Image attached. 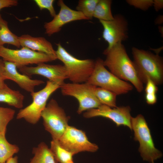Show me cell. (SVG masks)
I'll list each match as a JSON object with an SVG mask.
<instances>
[{
	"label": "cell",
	"mask_w": 163,
	"mask_h": 163,
	"mask_svg": "<svg viewBox=\"0 0 163 163\" xmlns=\"http://www.w3.org/2000/svg\"><path fill=\"white\" fill-rule=\"evenodd\" d=\"M96 87L86 82H64L60 88L63 95L73 97L77 100L79 105L77 112L80 114L84 111L97 108L102 105L94 94Z\"/></svg>",
	"instance_id": "cell-8"
},
{
	"label": "cell",
	"mask_w": 163,
	"mask_h": 163,
	"mask_svg": "<svg viewBox=\"0 0 163 163\" xmlns=\"http://www.w3.org/2000/svg\"><path fill=\"white\" fill-rule=\"evenodd\" d=\"M19 149L18 145L8 141L5 134L0 132V163H5L14 154L18 152Z\"/></svg>",
	"instance_id": "cell-20"
},
{
	"label": "cell",
	"mask_w": 163,
	"mask_h": 163,
	"mask_svg": "<svg viewBox=\"0 0 163 163\" xmlns=\"http://www.w3.org/2000/svg\"><path fill=\"white\" fill-rule=\"evenodd\" d=\"M22 74L30 76L39 75L48 80L62 84L68 79L67 72L65 66L61 65H51L43 63L34 67L24 66L18 68Z\"/></svg>",
	"instance_id": "cell-14"
},
{
	"label": "cell",
	"mask_w": 163,
	"mask_h": 163,
	"mask_svg": "<svg viewBox=\"0 0 163 163\" xmlns=\"http://www.w3.org/2000/svg\"><path fill=\"white\" fill-rule=\"evenodd\" d=\"M106 56L103 64L109 71L119 79L129 82L137 91L141 92L144 88L135 65L129 56L122 43H119L107 51H104Z\"/></svg>",
	"instance_id": "cell-1"
},
{
	"label": "cell",
	"mask_w": 163,
	"mask_h": 163,
	"mask_svg": "<svg viewBox=\"0 0 163 163\" xmlns=\"http://www.w3.org/2000/svg\"><path fill=\"white\" fill-rule=\"evenodd\" d=\"M62 85L48 80L42 89L30 93L32 102L20 109L17 114L16 119H23L31 124H37L41 118V113L46 106L49 97L56 90L60 88Z\"/></svg>",
	"instance_id": "cell-4"
},
{
	"label": "cell",
	"mask_w": 163,
	"mask_h": 163,
	"mask_svg": "<svg viewBox=\"0 0 163 163\" xmlns=\"http://www.w3.org/2000/svg\"><path fill=\"white\" fill-rule=\"evenodd\" d=\"M69 163H74L73 162V161H72V162Z\"/></svg>",
	"instance_id": "cell-34"
},
{
	"label": "cell",
	"mask_w": 163,
	"mask_h": 163,
	"mask_svg": "<svg viewBox=\"0 0 163 163\" xmlns=\"http://www.w3.org/2000/svg\"><path fill=\"white\" fill-rule=\"evenodd\" d=\"M145 89L146 94H156L158 88L157 85L151 79L147 78Z\"/></svg>",
	"instance_id": "cell-28"
},
{
	"label": "cell",
	"mask_w": 163,
	"mask_h": 163,
	"mask_svg": "<svg viewBox=\"0 0 163 163\" xmlns=\"http://www.w3.org/2000/svg\"><path fill=\"white\" fill-rule=\"evenodd\" d=\"M99 21L103 27L102 37L108 44L104 51L109 50L128 38V24L123 16L118 14L114 16L112 20Z\"/></svg>",
	"instance_id": "cell-11"
},
{
	"label": "cell",
	"mask_w": 163,
	"mask_h": 163,
	"mask_svg": "<svg viewBox=\"0 0 163 163\" xmlns=\"http://www.w3.org/2000/svg\"><path fill=\"white\" fill-rule=\"evenodd\" d=\"M0 56L4 61L14 63L17 68L29 64L51 62L57 59L56 56L32 50L23 47L20 49H12L0 46Z\"/></svg>",
	"instance_id": "cell-9"
},
{
	"label": "cell",
	"mask_w": 163,
	"mask_h": 163,
	"mask_svg": "<svg viewBox=\"0 0 163 163\" xmlns=\"http://www.w3.org/2000/svg\"><path fill=\"white\" fill-rule=\"evenodd\" d=\"M145 98L146 102L149 104H154L157 101V98L156 94H146Z\"/></svg>",
	"instance_id": "cell-31"
},
{
	"label": "cell",
	"mask_w": 163,
	"mask_h": 163,
	"mask_svg": "<svg viewBox=\"0 0 163 163\" xmlns=\"http://www.w3.org/2000/svg\"><path fill=\"white\" fill-rule=\"evenodd\" d=\"M50 148L56 163H69L73 161L74 155L61 146L58 141L52 140Z\"/></svg>",
	"instance_id": "cell-21"
},
{
	"label": "cell",
	"mask_w": 163,
	"mask_h": 163,
	"mask_svg": "<svg viewBox=\"0 0 163 163\" xmlns=\"http://www.w3.org/2000/svg\"><path fill=\"white\" fill-rule=\"evenodd\" d=\"M18 157L15 156L9 158L5 163H18Z\"/></svg>",
	"instance_id": "cell-33"
},
{
	"label": "cell",
	"mask_w": 163,
	"mask_h": 163,
	"mask_svg": "<svg viewBox=\"0 0 163 163\" xmlns=\"http://www.w3.org/2000/svg\"><path fill=\"white\" fill-rule=\"evenodd\" d=\"M37 5L40 10L46 9L49 11L51 16L54 17L56 13L53 5L54 0H35Z\"/></svg>",
	"instance_id": "cell-26"
},
{
	"label": "cell",
	"mask_w": 163,
	"mask_h": 163,
	"mask_svg": "<svg viewBox=\"0 0 163 163\" xmlns=\"http://www.w3.org/2000/svg\"><path fill=\"white\" fill-rule=\"evenodd\" d=\"M57 4L60 8L59 12L52 21L46 23L44 25L45 33L48 36H50L58 33L63 26L70 22L88 20L81 12L72 9L68 7L63 0H59Z\"/></svg>",
	"instance_id": "cell-13"
},
{
	"label": "cell",
	"mask_w": 163,
	"mask_h": 163,
	"mask_svg": "<svg viewBox=\"0 0 163 163\" xmlns=\"http://www.w3.org/2000/svg\"><path fill=\"white\" fill-rule=\"evenodd\" d=\"M45 129L51 135L53 140L58 141L69 126L70 117L56 101L51 99L41 114Z\"/></svg>",
	"instance_id": "cell-7"
},
{
	"label": "cell",
	"mask_w": 163,
	"mask_h": 163,
	"mask_svg": "<svg viewBox=\"0 0 163 163\" xmlns=\"http://www.w3.org/2000/svg\"><path fill=\"white\" fill-rule=\"evenodd\" d=\"M152 6L155 11H158L163 8V1L162 0H153Z\"/></svg>",
	"instance_id": "cell-32"
},
{
	"label": "cell",
	"mask_w": 163,
	"mask_h": 163,
	"mask_svg": "<svg viewBox=\"0 0 163 163\" xmlns=\"http://www.w3.org/2000/svg\"><path fill=\"white\" fill-rule=\"evenodd\" d=\"M112 1L110 0H99L95 7L93 17L99 20L108 21L112 20L114 16L111 10Z\"/></svg>",
	"instance_id": "cell-22"
},
{
	"label": "cell",
	"mask_w": 163,
	"mask_h": 163,
	"mask_svg": "<svg viewBox=\"0 0 163 163\" xmlns=\"http://www.w3.org/2000/svg\"><path fill=\"white\" fill-rule=\"evenodd\" d=\"M3 76L5 80L9 79L15 82L21 89L30 93L34 91L35 87L44 83L42 80L32 79L26 75L21 74L17 70L14 63L4 61Z\"/></svg>",
	"instance_id": "cell-15"
},
{
	"label": "cell",
	"mask_w": 163,
	"mask_h": 163,
	"mask_svg": "<svg viewBox=\"0 0 163 163\" xmlns=\"http://www.w3.org/2000/svg\"><path fill=\"white\" fill-rule=\"evenodd\" d=\"M131 110L129 106L112 108L102 104L97 108L86 111L83 116L87 118L97 117H105L112 121L117 126H126L132 130Z\"/></svg>",
	"instance_id": "cell-12"
},
{
	"label": "cell",
	"mask_w": 163,
	"mask_h": 163,
	"mask_svg": "<svg viewBox=\"0 0 163 163\" xmlns=\"http://www.w3.org/2000/svg\"><path fill=\"white\" fill-rule=\"evenodd\" d=\"M24 96L19 91L13 90L6 84L0 90V102L18 109L23 107Z\"/></svg>",
	"instance_id": "cell-17"
},
{
	"label": "cell",
	"mask_w": 163,
	"mask_h": 163,
	"mask_svg": "<svg viewBox=\"0 0 163 163\" xmlns=\"http://www.w3.org/2000/svg\"><path fill=\"white\" fill-rule=\"evenodd\" d=\"M18 39L22 47H26L34 51L56 56V51L52 44L44 37H35L29 34H24L18 37Z\"/></svg>",
	"instance_id": "cell-16"
},
{
	"label": "cell",
	"mask_w": 163,
	"mask_h": 163,
	"mask_svg": "<svg viewBox=\"0 0 163 163\" xmlns=\"http://www.w3.org/2000/svg\"><path fill=\"white\" fill-rule=\"evenodd\" d=\"M6 43L18 48L21 46L18 37L11 31L7 22L2 18L0 14V46H3Z\"/></svg>",
	"instance_id": "cell-19"
},
{
	"label": "cell",
	"mask_w": 163,
	"mask_h": 163,
	"mask_svg": "<svg viewBox=\"0 0 163 163\" xmlns=\"http://www.w3.org/2000/svg\"><path fill=\"white\" fill-rule=\"evenodd\" d=\"M101 59L95 61L93 71L86 83L112 91L117 95L124 94L131 91L133 85L121 80L108 71Z\"/></svg>",
	"instance_id": "cell-6"
},
{
	"label": "cell",
	"mask_w": 163,
	"mask_h": 163,
	"mask_svg": "<svg viewBox=\"0 0 163 163\" xmlns=\"http://www.w3.org/2000/svg\"><path fill=\"white\" fill-rule=\"evenodd\" d=\"M127 3L136 8L146 11L152 6L153 0H127Z\"/></svg>",
	"instance_id": "cell-27"
},
{
	"label": "cell",
	"mask_w": 163,
	"mask_h": 163,
	"mask_svg": "<svg viewBox=\"0 0 163 163\" xmlns=\"http://www.w3.org/2000/svg\"><path fill=\"white\" fill-rule=\"evenodd\" d=\"M4 68V60L0 59V90L3 88L6 84L4 82L5 80L3 75Z\"/></svg>",
	"instance_id": "cell-30"
},
{
	"label": "cell",
	"mask_w": 163,
	"mask_h": 163,
	"mask_svg": "<svg viewBox=\"0 0 163 163\" xmlns=\"http://www.w3.org/2000/svg\"><path fill=\"white\" fill-rule=\"evenodd\" d=\"M33 157L28 163H56L50 149L43 142L33 148Z\"/></svg>",
	"instance_id": "cell-18"
},
{
	"label": "cell",
	"mask_w": 163,
	"mask_h": 163,
	"mask_svg": "<svg viewBox=\"0 0 163 163\" xmlns=\"http://www.w3.org/2000/svg\"><path fill=\"white\" fill-rule=\"evenodd\" d=\"M56 45V52L57 59L63 63L68 79L74 83L87 82L93 71L95 61L90 59H78L69 53L60 43Z\"/></svg>",
	"instance_id": "cell-3"
},
{
	"label": "cell",
	"mask_w": 163,
	"mask_h": 163,
	"mask_svg": "<svg viewBox=\"0 0 163 163\" xmlns=\"http://www.w3.org/2000/svg\"><path fill=\"white\" fill-rule=\"evenodd\" d=\"M94 93L101 104L112 108L117 107L116 99L117 95L114 92L102 88L96 87Z\"/></svg>",
	"instance_id": "cell-23"
},
{
	"label": "cell",
	"mask_w": 163,
	"mask_h": 163,
	"mask_svg": "<svg viewBox=\"0 0 163 163\" xmlns=\"http://www.w3.org/2000/svg\"><path fill=\"white\" fill-rule=\"evenodd\" d=\"M15 110L11 108L0 107V132L6 134L7 127L14 118Z\"/></svg>",
	"instance_id": "cell-25"
},
{
	"label": "cell",
	"mask_w": 163,
	"mask_h": 163,
	"mask_svg": "<svg viewBox=\"0 0 163 163\" xmlns=\"http://www.w3.org/2000/svg\"><path fill=\"white\" fill-rule=\"evenodd\" d=\"M99 0H80L76 6L77 11L82 13L88 19L93 17L94 10Z\"/></svg>",
	"instance_id": "cell-24"
},
{
	"label": "cell",
	"mask_w": 163,
	"mask_h": 163,
	"mask_svg": "<svg viewBox=\"0 0 163 163\" xmlns=\"http://www.w3.org/2000/svg\"><path fill=\"white\" fill-rule=\"evenodd\" d=\"M18 4L16 0H0V10L4 8L16 6Z\"/></svg>",
	"instance_id": "cell-29"
},
{
	"label": "cell",
	"mask_w": 163,
	"mask_h": 163,
	"mask_svg": "<svg viewBox=\"0 0 163 163\" xmlns=\"http://www.w3.org/2000/svg\"><path fill=\"white\" fill-rule=\"evenodd\" d=\"M132 130L134 132V139L139 143V151L144 161L149 163L161 158V152L156 148L150 130L143 116L141 114L131 117Z\"/></svg>",
	"instance_id": "cell-5"
},
{
	"label": "cell",
	"mask_w": 163,
	"mask_h": 163,
	"mask_svg": "<svg viewBox=\"0 0 163 163\" xmlns=\"http://www.w3.org/2000/svg\"><path fill=\"white\" fill-rule=\"evenodd\" d=\"M58 141L73 155L83 152H95L99 148L97 145L89 141L84 131L69 125Z\"/></svg>",
	"instance_id": "cell-10"
},
{
	"label": "cell",
	"mask_w": 163,
	"mask_h": 163,
	"mask_svg": "<svg viewBox=\"0 0 163 163\" xmlns=\"http://www.w3.org/2000/svg\"><path fill=\"white\" fill-rule=\"evenodd\" d=\"M134 63L143 84L149 78L157 85L163 82V60L158 54L133 47L132 49Z\"/></svg>",
	"instance_id": "cell-2"
}]
</instances>
